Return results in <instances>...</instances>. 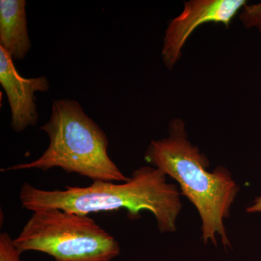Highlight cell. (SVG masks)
Returning a JSON list of instances; mask_svg holds the SVG:
<instances>
[{
    "mask_svg": "<svg viewBox=\"0 0 261 261\" xmlns=\"http://www.w3.org/2000/svg\"><path fill=\"white\" fill-rule=\"evenodd\" d=\"M162 171L142 166L126 182L93 181L89 187H65L45 190L24 183L20 190L23 208L32 211L58 208L74 214H91L126 210L130 219L140 211L153 215L161 233L176 231V220L182 204L177 186L167 181Z\"/></svg>",
    "mask_w": 261,
    "mask_h": 261,
    "instance_id": "1",
    "label": "cell"
},
{
    "mask_svg": "<svg viewBox=\"0 0 261 261\" xmlns=\"http://www.w3.org/2000/svg\"><path fill=\"white\" fill-rule=\"evenodd\" d=\"M168 137L151 142L145 154L149 164L176 180L181 193L200 215L201 240L231 247L224 221L230 215L240 187L231 173L223 166L207 171L208 160L187 138L185 122L173 119Z\"/></svg>",
    "mask_w": 261,
    "mask_h": 261,
    "instance_id": "2",
    "label": "cell"
},
{
    "mask_svg": "<svg viewBox=\"0 0 261 261\" xmlns=\"http://www.w3.org/2000/svg\"><path fill=\"white\" fill-rule=\"evenodd\" d=\"M40 128L49 140L42 155L32 162L14 165L1 171L39 169L46 172L59 168L93 181L129 180L110 158L107 136L76 101H54L50 118Z\"/></svg>",
    "mask_w": 261,
    "mask_h": 261,
    "instance_id": "3",
    "label": "cell"
},
{
    "mask_svg": "<svg viewBox=\"0 0 261 261\" xmlns=\"http://www.w3.org/2000/svg\"><path fill=\"white\" fill-rule=\"evenodd\" d=\"M14 244L22 253L40 252L55 261H112L121 253L114 237L89 216L58 208L34 211Z\"/></svg>",
    "mask_w": 261,
    "mask_h": 261,
    "instance_id": "4",
    "label": "cell"
},
{
    "mask_svg": "<svg viewBox=\"0 0 261 261\" xmlns=\"http://www.w3.org/2000/svg\"><path fill=\"white\" fill-rule=\"evenodd\" d=\"M245 0H190L185 2L181 14L168 25L162 50L163 60L172 69L181 56L187 39L199 25L222 23L228 27L239 10L246 5Z\"/></svg>",
    "mask_w": 261,
    "mask_h": 261,
    "instance_id": "5",
    "label": "cell"
},
{
    "mask_svg": "<svg viewBox=\"0 0 261 261\" xmlns=\"http://www.w3.org/2000/svg\"><path fill=\"white\" fill-rule=\"evenodd\" d=\"M0 84L8 97L13 130L21 132L29 126H35L38 113L34 94L49 90L47 79L44 75L24 78L15 68L9 53L0 47Z\"/></svg>",
    "mask_w": 261,
    "mask_h": 261,
    "instance_id": "6",
    "label": "cell"
},
{
    "mask_svg": "<svg viewBox=\"0 0 261 261\" xmlns=\"http://www.w3.org/2000/svg\"><path fill=\"white\" fill-rule=\"evenodd\" d=\"M25 6V0L0 1V47L17 61L23 60L32 47Z\"/></svg>",
    "mask_w": 261,
    "mask_h": 261,
    "instance_id": "7",
    "label": "cell"
},
{
    "mask_svg": "<svg viewBox=\"0 0 261 261\" xmlns=\"http://www.w3.org/2000/svg\"><path fill=\"white\" fill-rule=\"evenodd\" d=\"M21 254L8 233L0 234V261H23L20 258Z\"/></svg>",
    "mask_w": 261,
    "mask_h": 261,
    "instance_id": "8",
    "label": "cell"
},
{
    "mask_svg": "<svg viewBox=\"0 0 261 261\" xmlns=\"http://www.w3.org/2000/svg\"><path fill=\"white\" fill-rule=\"evenodd\" d=\"M247 212L248 214H255V213H261V196L255 199L252 202L251 205L247 207Z\"/></svg>",
    "mask_w": 261,
    "mask_h": 261,
    "instance_id": "9",
    "label": "cell"
}]
</instances>
